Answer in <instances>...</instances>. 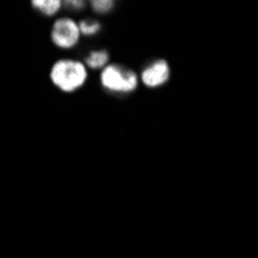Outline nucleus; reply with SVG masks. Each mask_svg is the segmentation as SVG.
I'll list each match as a JSON object with an SVG mask.
<instances>
[{
	"instance_id": "6",
	"label": "nucleus",
	"mask_w": 258,
	"mask_h": 258,
	"mask_svg": "<svg viewBox=\"0 0 258 258\" xmlns=\"http://www.w3.org/2000/svg\"><path fill=\"white\" fill-rule=\"evenodd\" d=\"M108 62V53L104 51V50H99V51H91L87 59H85V63L87 67L93 68V70H98V68H102L105 67Z\"/></svg>"
},
{
	"instance_id": "2",
	"label": "nucleus",
	"mask_w": 258,
	"mask_h": 258,
	"mask_svg": "<svg viewBox=\"0 0 258 258\" xmlns=\"http://www.w3.org/2000/svg\"><path fill=\"white\" fill-rule=\"evenodd\" d=\"M101 84L116 93H130L138 87V76L121 65H108L101 75Z\"/></svg>"
},
{
	"instance_id": "3",
	"label": "nucleus",
	"mask_w": 258,
	"mask_h": 258,
	"mask_svg": "<svg viewBox=\"0 0 258 258\" xmlns=\"http://www.w3.org/2000/svg\"><path fill=\"white\" fill-rule=\"evenodd\" d=\"M81 30L73 19H59L51 31V40L59 48H73L79 42Z\"/></svg>"
},
{
	"instance_id": "8",
	"label": "nucleus",
	"mask_w": 258,
	"mask_h": 258,
	"mask_svg": "<svg viewBox=\"0 0 258 258\" xmlns=\"http://www.w3.org/2000/svg\"><path fill=\"white\" fill-rule=\"evenodd\" d=\"M91 7L98 14H107L113 10L114 2H110V0H95V2L91 4Z\"/></svg>"
},
{
	"instance_id": "7",
	"label": "nucleus",
	"mask_w": 258,
	"mask_h": 258,
	"mask_svg": "<svg viewBox=\"0 0 258 258\" xmlns=\"http://www.w3.org/2000/svg\"><path fill=\"white\" fill-rule=\"evenodd\" d=\"M79 30H81V34L84 36H95L101 30V23L96 20H82L79 23Z\"/></svg>"
},
{
	"instance_id": "9",
	"label": "nucleus",
	"mask_w": 258,
	"mask_h": 258,
	"mask_svg": "<svg viewBox=\"0 0 258 258\" xmlns=\"http://www.w3.org/2000/svg\"><path fill=\"white\" fill-rule=\"evenodd\" d=\"M67 5L70 10H82L85 7L84 2H67Z\"/></svg>"
},
{
	"instance_id": "1",
	"label": "nucleus",
	"mask_w": 258,
	"mask_h": 258,
	"mask_svg": "<svg viewBox=\"0 0 258 258\" xmlns=\"http://www.w3.org/2000/svg\"><path fill=\"white\" fill-rule=\"evenodd\" d=\"M50 76H51L53 84L59 90H62L65 93H72L85 84L87 68L79 60L62 59L53 65Z\"/></svg>"
},
{
	"instance_id": "4",
	"label": "nucleus",
	"mask_w": 258,
	"mask_h": 258,
	"mask_svg": "<svg viewBox=\"0 0 258 258\" xmlns=\"http://www.w3.org/2000/svg\"><path fill=\"white\" fill-rule=\"evenodd\" d=\"M170 78V68L166 60H155L149 67L144 68L143 75H141V81L146 87L155 88L162 84H166Z\"/></svg>"
},
{
	"instance_id": "5",
	"label": "nucleus",
	"mask_w": 258,
	"mask_h": 258,
	"mask_svg": "<svg viewBox=\"0 0 258 258\" xmlns=\"http://www.w3.org/2000/svg\"><path fill=\"white\" fill-rule=\"evenodd\" d=\"M33 7L43 16H54L60 10L62 4L59 0H36V2H33Z\"/></svg>"
}]
</instances>
